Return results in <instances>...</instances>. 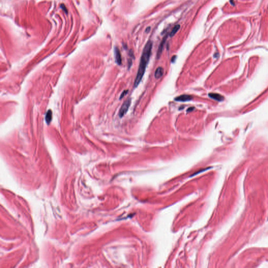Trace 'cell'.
I'll return each instance as SVG.
<instances>
[{"instance_id":"obj_10","label":"cell","mask_w":268,"mask_h":268,"mask_svg":"<svg viewBox=\"0 0 268 268\" xmlns=\"http://www.w3.org/2000/svg\"><path fill=\"white\" fill-rule=\"evenodd\" d=\"M128 90H125V91H124L122 92V93L121 94V96H120V97H119V98L122 99V98H123V97H124V96L126 95L127 94V93H128Z\"/></svg>"},{"instance_id":"obj_7","label":"cell","mask_w":268,"mask_h":268,"mask_svg":"<svg viewBox=\"0 0 268 268\" xmlns=\"http://www.w3.org/2000/svg\"><path fill=\"white\" fill-rule=\"evenodd\" d=\"M163 74H164L163 69L162 67H159L156 69V70L155 72V77L156 79H159L163 76Z\"/></svg>"},{"instance_id":"obj_8","label":"cell","mask_w":268,"mask_h":268,"mask_svg":"<svg viewBox=\"0 0 268 268\" xmlns=\"http://www.w3.org/2000/svg\"><path fill=\"white\" fill-rule=\"evenodd\" d=\"M52 117V113L51 110H48L46 115V122L47 124H49L51 122Z\"/></svg>"},{"instance_id":"obj_4","label":"cell","mask_w":268,"mask_h":268,"mask_svg":"<svg viewBox=\"0 0 268 268\" xmlns=\"http://www.w3.org/2000/svg\"><path fill=\"white\" fill-rule=\"evenodd\" d=\"M114 54H115V61H116V63L118 65H121L122 64V56L121 54L120 51H119L118 48H115L114 50Z\"/></svg>"},{"instance_id":"obj_12","label":"cell","mask_w":268,"mask_h":268,"mask_svg":"<svg viewBox=\"0 0 268 268\" xmlns=\"http://www.w3.org/2000/svg\"><path fill=\"white\" fill-rule=\"evenodd\" d=\"M61 7L62 8H63V11H64V12H65V13H68V11H67V10H66V9H66V8H65V6H64V5L63 4V5H62L61 6Z\"/></svg>"},{"instance_id":"obj_1","label":"cell","mask_w":268,"mask_h":268,"mask_svg":"<svg viewBox=\"0 0 268 268\" xmlns=\"http://www.w3.org/2000/svg\"><path fill=\"white\" fill-rule=\"evenodd\" d=\"M152 48V43L151 41H148L146 44L142 53L140 60V64L137 72V75L135 80L134 86L135 88L137 87L142 79L145 74L147 65L149 63L150 58L151 54Z\"/></svg>"},{"instance_id":"obj_2","label":"cell","mask_w":268,"mask_h":268,"mask_svg":"<svg viewBox=\"0 0 268 268\" xmlns=\"http://www.w3.org/2000/svg\"><path fill=\"white\" fill-rule=\"evenodd\" d=\"M131 98L127 99L124 103L123 104L122 106L119 110V116L120 117H123L127 113L129 107L131 104Z\"/></svg>"},{"instance_id":"obj_5","label":"cell","mask_w":268,"mask_h":268,"mask_svg":"<svg viewBox=\"0 0 268 268\" xmlns=\"http://www.w3.org/2000/svg\"><path fill=\"white\" fill-rule=\"evenodd\" d=\"M167 39V36H165L163 38L162 40L161 41V43H160V44L159 45L157 53V57L158 59L160 57L161 55L162 50H163V47H164V44H165V43H166V42Z\"/></svg>"},{"instance_id":"obj_11","label":"cell","mask_w":268,"mask_h":268,"mask_svg":"<svg viewBox=\"0 0 268 268\" xmlns=\"http://www.w3.org/2000/svg\"><path fill=\"white\" fill-rule=\"evenodd\" d=\"M194 109H195V108H194V107H190V108H188V109L187 110V112H192V111H193Z\"/></svg>"},{"instance_id":"obj_13","label":"cell","mask_w":268,"mask_h":268,"mask_svg":"<svg viewBox=\"0 0 268 268\" xmlns=\"http://www.w3.org/2000/svg\"><path fill=\"white\" fill-rule=\"evenodd\" d=\"M175 58H176V56H173V57H172V60H171L172 63H173V62L175 61Z\"/></svg>"},{"instance_id":"obj_9","label":"cell","mask_w":268,"mask_h":268,"mask_svg":"<svg viewBox=\"0 0 268 268\" xmlns=\"http://www.w3.org/2000/svg\"><path fill=\"white\" fill-rule=\"evenodd\" d=\"M180 28V26L179 25H175L174 28H173L172 31H171V32H170V37H172L176 33L178 32V31L179 30V29Z\"/></svg>"},{"instance_id":"obj_3","label":"cell","mask_w":268,"mask_h":268,"mask_svg":"<svg viewBox=\"0 0 268 268\" xmlns=\"http://www.w3.org/2000/svg\"><path fill=\"white\" fill-rule=\"evenodd\" d=\"M193 99V97L191 95H181L178 97L175 98L174 100L178 102H188L192 100Z\"/></svg>"},{"instance_id":"obj_6","label":"cell","mask_w":268,"mask_h":268,"mask_svg":"<svg viewBox=\"0 0 268 268\" xmlns=\"http://www.w3.org/2000/svg\"><path fill=\"white\" fill-rule=\"evenodd\" d=\"M208 96H209V97H210L211 98L214 99V100H215L217 101H222V100H224L223 96H221V95H220L219 94H217V93H209L208 94Z\"/></svg>"}]
</instances>
